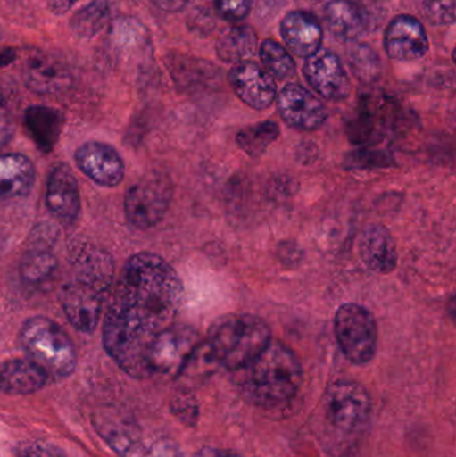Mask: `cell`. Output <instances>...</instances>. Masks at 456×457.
Masks as SVG:
<instances>
[{
	"mask_svg": "<svg viewBox=\"0 0 456 457\" xmlns=\"http://www.w3.org/2000/svg\"><path fill=\"white\" fill-rule=\"evenodd\" d=\"M257 35L249 26H235L225 29L217 42V54L227 63H241L254 55Z\"/></svg>",
	"mask_w": 456,
	"mask_h": 457,
	"instance_id": "24",
	"label": "cell"
},
{
	"mask_svg": "<svg viewBox=\"0 0 456 457\" xmlns=\"http://www.w3.org/2000/svg\"><path fill=\"white\" fill-rule=\"evenodd\" d=\"M35 184V166L26 155H0V204L24 198Z\"/></svg>",
	"mask_w": 456,
	"mask_h": 457,
	"instance_id": "18",
	"label": "cell"
},
{
	"mask_svg": "<svg viewBox=\"0 0 456 457\" xmlns=\"http://www.w3.org/2000/svg\"><path fill=\"white\" fill-rule=\"evenodd\" d=\"M109 15V4L106 0H93L72 16L70 26L77 37L91 39L106 26Z\"/></svg>",
	"mask_w": 456,
	"mask_h": 457,
	"instance_id": "27",
	"label": "cell"
},
{
	"mask_svg": "<svg viewBox=\"0 0 456 457\" xmlns=\"http://www.w3.org/2000/svg\"><path fill=\"white\" fill-rule=\"evenodd\" d=\"M47 373L31 360L13 359L0 365V391L10 395H31L47 383Z\"/></svg>",
	"mask_w": 456,
	"mask_h": 457,
	"instance_id": "21",
	"label": "cell"
},
{
	"mask_svg": "<svg viewBox=\"0 0 456 457\" xmlns=\"http://www.w3.org/2000/svg\"><path fill=\"white\" fill-rule=\"evenodd\" d=\"M78 0H47L48 8L55 15H63L74 7Z\"/></svg>",
	"mask_w": 456,
	"mask_h": 457,
	"instance_id": "37",
	"label": "cell"
},
{
	"mask_svg": "<svg viewBox=\"0 0 456 457\" xmlns=\"http://www.w3.org/2000/svg\"><path fill=\"white\" fill-rule=\"evenodd\" d=\"M260 58H261L262 69L273 79H289L296 72V63L291 54L275 40L268 39L262 42L260 47Z\"/></svg>",
	"mask_w": 456,
	"mask_h": 457,
	"instance_id": "29",
	"label": "cell"
},
{
	"mask_svg": "<svg viewBox=\"0 0 456 457\" xmlns=\"http://www.w3.org/2000/svg\"><path fill=\"white\" fill-rule=\"evenodd\" d=\"M171 411L174 415L187 424V426H195L197 424L198 416V404L195 399L190 396H178L173 403H171Z\"/></svg>",
	"mask_w": 456,
	"mask_h": 457,
	"instance_id": "32",
	"label": "cell"
},
{
	"mask_svg": "<svg viewBox=\"0 0 456 457\" xmlns=\"http://www.w3.org/2000/svg\"><path fill=\"white\" fill-rule=\"evenodd\" d=\"M270 341L269 325L261 317L235 313L217 319L205 343L220 367L237 372L248 367Z\"/></svg>",
	"mask_w": 456,
	"mask_h": 457,
	"instance_id": "3",
	"label": "cell"
},
{
	"mask_svg": "<svg viewBox=\"0 0 456 457\" xmlns=\"http://www.w3.org/2000/svg\"><path fill=\"white\" fill-rule=\"evenodd\" d=\"M187 2L189 0H153V3L165 12H178L187 7Z\"/></svg>",
	"mask_w": 456,
	"mask_h": 457,
	"instance_id": "36",
	"label": "cell"
},
{
	"mask_svg": "<svg viewBox=\"0 0 456 457\" xmlns=\"http://www.w3.org/2000/svg\"><path fill=\"white\" fill-rule=\"evenodd\" d=\"M235 373L244 396L264 408L291 403L303 381V367L297 354L286 344L273 340L248 367Z\"/></svg>",
	"mask_w": 456,
	"mask_h": 457,
	"instance_id": "2",
	"label": "cell"
},
{
	"mask_svg": "<svg viewBox=\"0 0 456 457\" xmlns=\"http://www.w3.org/2000/svg\"><path fill=\"white\" fill-rule=\"evenodd\" d=\"M280 136V128L272 120L256 123L243 129L237 134V144L241 150L251 155L259 157L267 152L268 147Z\"/></svg>",
	"mask_w": 456,
	"mask_h": 457,
	"instance_id": "28",
	"label": "cell"
},
{
	"mask_svg": "<svg viewBox=\"0 0 456 457\" xmlns=\"http://www.w3.org/2000/svg\"><path fill=\"white\" fill-rule=\"evenodd\" d=\"M75 278L106 295L114 279V261L104 250L85 246L75 254Z\"/></svg>",
	"mask_w": 456,
	"mask_h": 457,
	"instance_id": "20",
	"label": "cell"
},
{
	"mask_svg": "<svg viewBox=\"0 0 456 457\" xmlns=\"http://www.w3.org/2000/svg\"><path fill=\"white\" fill-rule=\"evenodd\" d=\"M75 162L86 177L99 187H115L125 177V162L112 145L85 142L75 152Z\"/></svg>",
	"mask_w": 456,
	"mask_h": 457,
	"instance_id": "11",
	"label": "cell"
},
{
	"mask_svg": "<svg viewBox=\"0 0 456 457\" xmlns=\"http://www.w3.org/2000/svg\"><path fill=\"white\" fill-rule=\"evenodd\" d=\"M197 457H243L232 451L216 450V448H205Z\"/></svg>",
	"mask_w": 456,
	"mask_h": 457,
	"instance_id": "38",
	"label": "cell"
},
{
	"mask_svg": "<svg viewBox=\"0 0 456 457\" xmlns=\"http://www.w3.org/2000/svg\"><path fill=\"white\" fill-rule=\"evenodd\" d=\"M173 187L168 177L150 174L129 187L125 195V214L136 228L155 227L170 205Z\"/></svg>",
	"mask_w": 456,
	"mask_h": 457,
	"instance_id": "6",
	"label": "cell"
},
{
	"mask_svg": "<svg viewBox=\"0 0 456 457\" xmlns=\"http://www.w3.org/2000/svg\"><path fill=\"white\" fill-rule=\"evenodd\" d=\"M304 77L311 87L328 101L339 102L350 96V78L340 59L331 51L320 48L308 56Z\"/></svg>",
	"mask_w": 456,
	"mask_h": 457,
	"instance_id": "9",
	"label": "cell"
},
{
	"mask_svg": "<svg viewBox=\"0 0 456 457\" xmlns=\"http://www.w3.org/2000/svg\"><path fill=\"white\" fill-rule=\"evenodd\" d=\"M278 107L284 122L296 130H318L328 117L323 102L296 83H289L280 91Z\"/></svg>",
	"mask_w": 456,
	"mask_h": 457,
	"instance_id": "10",
	"label": "cell"
},
{
	"mask_svg": "<svg viewBox=\"0 0 456 457\" xmlns=\"http://www.w3.org/2000/svg\"><path fill=\"white\" fill-rule=\"evenodd\" d=\"M217 13L228 21H240L248 16L252 0H214Z\"/></svg>",
	"mask_w": 456,
	"mask_h": 457,
	"instance_id": "31",
	"label": "cell"
},
{
	"mask_svg": "<svg viewBox=\"0 0 456 457\" xmlns=\"http://www.w3.org/2000/svg\"><path fill=\"white\" fill-rule=\"evenodd\" d=\"M23 79L29 90L37 94H58L71 85V75L61 62L48 56H32L23 70Z\"/></svg>",
	"mask_w": 456,
	"mask_h": 457,
	"instance_id": "19",
	"label": "cell"
},
{
	"mask_svg": "<svg viewBox=\"0 0 456 457\" xmlns=\"http://www.w3.org/2000/svg\"><path fill=\"white\" fill-rule=\"evenodd\" d=\"M149 457H184V453L174 440L161 439L153 445Z\"/></svg>",
	"mask_w": 456,
	"mask_h": 457,
	"instance_id": "35",
	"label": "cell"
},
{
	"mask_svg": "<svg viewBox=\"0 0 456 457\" xmlns=\"http://www.w3.org/2000/svg\"><path fill=\"white\" fill-rule=\"evenodd\" d=\"M46 206L63 225L77 221L80 212V195L77 179L64 163L54 166L46 187Z\"/></svg>",
	"mask_w": 456,
	"mask_h": 457,
	"instance_id": "14",
	"label": "cell"
},
{
	"mask_svg": "<svg viewBox=\"0 0 456 457\" xmlns=\"http://www.w3.org/2000/svg\"><path fill=\"white\" fill-rule=\"evenodd\" d=\"M21 349L48 378H64L77 367V351L61 325L47 317L35 316L24 321L19 335Z\"/></svg>",
	"mask_w": 456,
	"mask_h": 457,
	"instance_id": "4",
	"label": "cell"
},
{
	"mask_svg": "<svg viewBox=\"0 0 456 457\" xmlns=\"http://www.w3.org/2000/svg\"><path fill=\"white\" fill-rule=\"evenodd\" d=\"M335 335L348 361L366 365L377 349V324L374 314L358 303H344L335 314Z\"/></svg>",
	"mask_w": 456,
	"mask_h": 457,
	"instance_id": "5",
	"label": "cell"
},
{
	"mask_svg": "<svg viewBox=\"0 0 456 457\" xmlns=\"http://www.w3.org/2000/svg\"><path fill=\"white\" fill-rule=\"evenodd\" d=\"M219 368V362L214 359L211 349L206 345L205 341H201L176 378L181 380L187 386H200L203 381L208 380Z\"/></svg>",
	"mask_w": 456,
	"mask_h": 457,
	"instance_id": "26",
	"label": "cell"
},
{
	"mask_svg": "<svg viewBox=\"0 0 456 457\" xmlns=\"http://www.w3.org/2000/svg\"><path fill=\"white\" fill-rule=\"evenodd\" d=\"M24 128L40 152H53L61 138L64 117L59 110L48 106H29L24 112Z\"/></svg>",
	"mask_w": 456,
	"mask_h": 457,
	"instance_id": "22",
	"label": "cell"
},
{
	"mask_svg": "<svg viewBox=\"0 0 456 457\" xmlns=\"http://www.w3.org/2000/svg\"><path fill=\"white\" fill-rule=\"evenodd\" d=\"M425 13L431 23L452 24L455 21V0H425Z\"/></svg>",
	"mask_w": 456,
	"mask_h": 457,
	"instance_id": "30",
	"label": "cell"
},
{
	"mask_svg": "<svg viewBox=\"0 0 456 457\" xmlns=\"http://www.w3.org/2000/svg\"><path fill=\"white\" fill-rule=\"evenodd\" d=\"M19 457H66L55 445L50 443L32 440V442L21 443L18 448Z\"/></svg>",
	"mask_w": 456,
	"mask_h": 457,
	"instance_id": "33",
	"label": "cell"
},
{
	"mask_svg": "<svg viewBox=\"0 0 456 457\" xmlns=\"http://www.w3.org/2000/svg\"><path fill=\"white\" fill-rule=\"evenodd\" d=\"M359 254L375 273H393L398 266V249L388 228L382 225L366 228L359 238Z\"/></svg>",
	"mask_w": 456,
	"mask_h": 457,
	"instance_id": "16",
	"label": "cell"
},
{
	"mask_svg": "<svg viewBox=\"0 0 456 457\" xmlns=\"http://www.w3.org/2000/svg\"><path fill=\"white\" fill-rule=\"evenodd\" d=\"M229 82L236 96L254 110L272 106L278 96L275 79L251 61L235 64L229 72Z\"/></svg>",
	"mask_w": 456,
	"mask_h": 457,
	"instance_id": "12",
	"label": "cell"
},
{
	"mask_svg": "<svg viewBox=\"0 0 456 457\" xmlns=\"http://www.w3.org/2000/svg\"><path fill=\"white\" fill-rule=\"evenodd\" d=\"M15 133V120L10 104L0 93V150L7 146Z\"/></svg>",
	"mask_w": 456,
	"mask_h": 457,
	"instance_id": "34",
	"label": "cell"
},
{
	"mask_svg": "<svg viewBox=\"0 0 456 457\" xmlns=\"http://www.w3.org/2000/svg\"><path fill=\"white\" fill-rule=\"evenodd\" d=\"M284 42L294 55L308 58L320 50L323 29L315 16L304 11L289 12L281 21Z\"/></svg>",
	"mask_w": 456,
	"mask_h": 457,
	"instance_id": "17",
	"label": "cell"
},
{
	"mask_svg": "<svg viewBox=\"0 0 456 457\" xmlns=\"http://www.w3.org/2000/svg\"><path fill=\"white\" fill-rule=\"evenodd\" d=\"M200 343V335L195 328L174 324L166 328L150 349V373L177 378Z\"/></svg>",
	"mask_w": 456,
	"mask_h": 457,
	"instance_id": "8",
	"label": "cell"
},
{
	"mask_svg": "<svg viewBox=\"0 0 456 457\" xmlns=\"http://www.w3.org/2000/svg\"><path fill=\"white\" fill-rule=\"evenodd\" d=\"M58 269V260L46 247H32L21 258V277L26 284L37 287L53 278Z\"/></svg>",
	"mask_w": 456,
	"mask_h": 457,
	"instance_id": "25",
	"label": "cell"
},
{
	"mask_svg": "<svg viewBox=\"0 0 456 457\" xmlns=\"http://www.w3.org/2000/svg\"><path fill=\"white\" fill-rule=\"evenodd\" d=\"M326 21L329 31L345 40L356 39L366 29L363 11L351 0H331L326 7Z\"/></svg>",
	"mask_w": 456,
	"mask_h": 457,
	"instance_id": "23",
	"label": "cell"
},
{
	"mask_svg": "<svg viewBox=\"0 0 456 457\" xmlns=\"http://www.w3.org/2000/svg\"><path fill=\"white\" fill-rule=\"evenodd\" d=\"M182 301L184 285L168 261L149 252L126 261L107 306L102 338L107 353L129 376H152L150 349L174 324Z\"/></svg>",
	"mask_w": 456,
	"mask_h": 457,
	"instance_id": "1",
	"label": "cell"
},
{
	"mask_svg": "<svg viewBox=\"0 0 456 457\" xmlns=\"http://www.w3.org/2000/svg\"><path fill=\"white\" fill-rule=\"evenodd\" d=\"M104 293L72 279L62 287L61 305L70 324L82 333H93L101 317Z\"/></svg>",
	"mask_w": 456,
	"mask_h": 457,
	"instance_id": "13",
	"label": "cell"
},
{
	"mask_svg": "<svg viewBox=\"0 0 456 457\" xmlns=\"http://www.w3.org/2000/svg\"><path fill=\"white\" fill-rule=\"evenodd\" d=\"M324 400L329 423L343 434H358L369 424L371 396L361 384L351 380L335 381L327 388Z\"/></svg>",
	"mask_w": 456,
	"mask_h": 457,
	"instance_id": "7",
	"label": "cell"
},
{
	"mask_svg": "<svg viewBox=\"0 0 456 457\" xmlns=\"http://www.w3.org/2000/svg\"><path fill=\"white\" fill-rule=\"evenodd\" d=\"M386 51L396 61H417L428 51V37L425 27L418 19L401 15L386 29Z\"/></svg>",
	"mask_w": 456,
	"mask_h": 457,
	"instance_id": "15",
	"label": "cell"
}]
</instances>
